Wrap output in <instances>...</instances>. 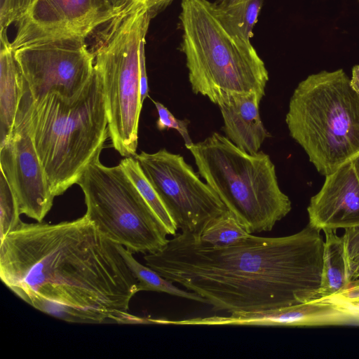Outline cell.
I'll return each instance as SVG.
<instances>
[{"label":"cell","instance_id":"6da1fadb","mask_svg":"<svg viewBox=\"0 0 359 359\" xmlns=\"http://www.w3.org/2000/svg\"><path fill=\"white\" fill-rule=\"evenodd\" d=\"M0 241L1 281L34 309L70 323H153L130 313L137 280L117 244L86 215L22 222Z\"/></svg>","mask_w":359,"mask_h":359},{"label":"cell","instance_id":"7a4b0ae2","mask_svg":"<svg viewBox=\"0 0 359 359\" xmlns=\"http://www.w3.org/2000/svg\"><path fill=\"white\" fill-rule=\"evenodd\" d=\"M308 224L281 237L250 234L222 247L203 243L187 231L176 233L146 265L208 300L215 311L253 312L319 298L324 241Z\"/></svg>","mask_w":359,"mask_h":359},{"label":"cell","instance_id":"3957f363","mask_svg":"<svg viewBox=\"0 0 359 359\" xmlns=\"http://www.w3.org/2000/svg\"><path fill=\"white\" fill-rule=\"evenodd\" d=\"M18 113L55 197L77 183L109 137L103 83L95 67L86 86L71 100L56 93L33 100L24 84Z\"/></svg>","mask_w":359,"mask_h":359},{"label":"cell","instance_id":"277c9868","mask_svg":"<svg viewBox=\"0 0 359 359\" xmlns=\"http://www.w3.org/2000/svg\"><path fill=\"white\" fill-rule=\"evenodd\" d=\"M180 19L192 91L212 102L224 93L263 97L269 73L256 50L215 3L182 0Z\"/></svg>","mask_w":359,"mask_h":359},{"label":"cell","instance_id":"5b68a950","mask_svg":"<svg viewBox=\"0 0 359 359\" xmlns=\"http://www.w3.org/2000/svg\"><path fill=\"white\" fill-rule=\"evenodd\" d=\"M285 122L322 175L359 156V94L342 69L323 70L299 82Z\"/></svg>","mask_w":359,"mask_h":359},{"label":"cell","instance_id":"8992f818","mask_svg":"<svg viewBox=\"0 0 359 359\" xmlns=\"http://www.w3.org/2000/svg\"><path fill=\"white\" fill-rule=\"evenodd\" d=\"M187 149L198 173L248 233L269 231L290 212L268 154H250L218 133Z\"/></svg>","mask_w":359,"mask_h":359},{"label":"cell","instance_id":"52a82bcc","mask_svg":"<svg viewBox=\"0 0 359 359\" xmlns=\"http://www.w3.org/2000/svg\"><path fill=\"white\" fill-rule=\"evenodd\" d=\"M151 19L143 4L133 1L94 33L91 47L103 83L109 137L124 157L137 154L143 104L140 50Z\"/></svg>","mask_w":359,"mask_h":359},{"label":"cell","instance_id":"ba28073f","mask_svg":"<svg viewBox=\"0 0 359 359\" xmlns=\"http://www.w3.org/2000/svg\"><path fill=\"white\" fill-rule=\"evenodd\" d=\"M86 215L109 240L133 253H155L168 243L167 234L123 167L104 165L97 156L77 183Z\"/></svg>","mask_w":359,"mask_h":359},{"label":"cell","instance_id":"9c48e42d","mask_svg":"<svg viewBox=\"0 0 359 359\" xmlns=\"http://www.w3.org/2000/svg\"><path fill=\"white\" fill-rule=\"evenodd\" d=\"M13 51L33 100L49 93L73 99L82 91L94 72V55L84 38L38 40Z\"/></svg>","mask_w":359,"mask_h":359},{"label":"cell","instance_id":"30bf717a","mask_svg":"<svg viewBox=\"0 0 359 359\" xmlns=\"http://www.w3.org/2000/svg\"><path fill=\"white\" fill-rule=\"evenodd\" d=\"M135 157L182 231L197 233L227 210L181 155L163 149L154 153L141 151Z\"/></svg>","mask_w":359,"mask_h":359},{"label":"cell","instance_id":"8fae6325","mask_svg":"<svg viewBox=\"0 0 359 359\" xmlns=\"http://www.w3.org/2000/svg\"><path fill=\"white\" fill-rule=\"evenodd\" d=\"M121 11L106 0H33L17 22L11 47L52 38L86 39Z\"/></svg>","mask_w":359,"mask_h":359},{"label":"cell","instance_id":"7c38bea8","mask_svg":"<svg viewBox=\"0 0 359 359\" xmlns=\"http://www.w3.org/2000/svg\"><path fill=\"white\" fill-rule=\"evenodd\" d=\"M0 166L20 214L41 222L50 210L55 196L26 123L18 113L11 133L0 144Z\"/></svg>","mask_w":359,"mask_h":359},{"label":"cell","instance_id":"4fadbf2b","mask_svg":"<svg viewBox=\"0 0 359 359\" xmlns=\"http://www.w3.org/2000/svg\"><path fill=\"white\" fill-rule=\"evenodd\" d=\"M307 212L309 224L320 230L359 225V176L353 160L325 176Z\"/></svg>","mask_w":359,"mask_h":359},{"label":"cell","instance_id":"5bb4252c","mask_svg":"<svg viewBox=\"0 0 359 359\" xmlns=\"http://www.w3.org/2000/svg\"><path fill=\"white\" fill-rule=\"evenodd\" d=\"M262 99L255 93H224L212 102L221 111L226 137L250 154L257 153L270 136L259 115Z\"/></svg>","mask_w":359,"mask_h":359},{"label":"cell","instance_id":"9a60e30c","mask_svg":"<svg viewBox=\"0 0 359 359\" xmlns=\"http://www.w3.org/2000/svg\"><path fill=\"white\" fill-rule=\"evenodd\" d=\"M0 144L11 133L24 93V83L14 58L7 32H1Z\"/></svg>","mask_w":359,"mask_h":359},{"label":"cell","instance_id":"2e32d148","mask_svg":"<svg viewBox=\"0 0 359 359\" xmlns=\"http://www.w3.org/2000/svg\"><path fill=\"white\" fill-rule=\"evenodd\" d=\"M323 231L325 241L319 298L339 294L349 283L342 236H339L335 229H325Z\"/></svg>","mask_w":359,"mask_h":359},{"label":"cell","instance_id":"e0dca14e","mask_svg":"<svg viewBox=\"0 0 359 359\" xmlns=\"http://www.w3.org/2000/svg\"><path fill=\"white\" fill-rule=\"evenodd\" d=\"M117 248L133 276L137 280V292L151 291L164 292L171 295L208 304V300L194 292H188L175 286L172 282L160 275L157 271L140 263L133 253L122 245L117 244Z\"/></svg>","mask_w":359,"mask_h":359},{"label":"cell","instance_id":"ac0fdd59","mask_svg":"<svg viewBox=\"0 0 359 359\" xmlns=\"http://www.w3.org/2000/svg\"><path fill=\"white\" fill-rule=\"evenodd\" d=\"M120 164L156 215L163 231L167 235L175 236L178 229L177 224L144 174L135 157H125Z\"/></svg>","mask_w":359,"mask_h":359},{"label":"cell","instance_id":"d6986e66","mask_svg":"<svg viewBox=\"0 0 359 359\" xmlns=\"http://www.w3.org/2000/svg\"><path fill=\"white\" fill-rule=\"evenodd\" d=\"M191 233L201 243L213 247L229 245L251 234L228 210L208 221L198 232Z\"/></svg>","mask_w":359,"mask_h":359},{"label":"cell","instance_id":"ffe728a7","mask_svg":"<svg viewBox=\"0 0 359 359\" xmlns=\"http://www.w3.org/2000/svg\"><path fill=\"white\" fill-rule=\"evenodd\" d=\"M264 0H241L226 8L218 6L228 22L247 39L252 36V29L257 20ZM216 4V3H215Z\"/></svg>","mask_w":359,"mask_h":359},{"label":"cell","instance_id":"44dd1931","mask_svg":"<svg viewBox=\"0 0 359 359\" xmlns=\"http://www.w3.org/2000/svg\"><path fill=\"white\" fill-rule=\"evenodd\" d=\"M15 198L4 175L0 177V238L15 230L22 222Z\"/></svg>","mask_w":359,"mask_h":359},{"label":"cell","instance_id":"7402d4cb","mask_svg":"<svg viewBox=\"0 0 359 359\" xmlns=\"http://www.w3.org/2000/svg\"><path fill=\"white\" fill-rule=\"evenodd\" d=\"M156 106L158 114V118L156 121V127L159 130L172 128L180 134L183 137L186 147L191 146L193 142L189 134L188 120H180L174 116V115L159 102L151 100Z\"/></svg>","mask_w":359,"mask_h":359},{"label":"cell","instance_id":"603a6c76","mask_svg":"<svg viewBox=\"0 0 359 359\" xmlns=\"http://www.w3.org/2000/svg\"><path fill=\"white\" fill-rule=\"evenodd\" d=\"M344 230L342 239L348 271V267L359 259V225Z\"/></svg>","mask_w":359,"mask_h":359},{"label":"cell","instance_id":"cb8c5ba5","mask_svg":"<svg viewBox=\"0 0 359 359\" xmlns=\"http://www.w3.org/2000/svg\"><path fill=\"white\" fill-rule=\"evenodd\" d=\"M333 297L346 301L359 302V273L348 283L341 293Z\"/></svg>","mask_w":359,"mask_h":359},{"label":"cell","instance_id":"d4e9b609","mask_svg":"<svg viewBox=\"0 0 359 359\" xmlns=\"http://www.w3.org/2000/svg\"><path fill=\"white\" fill-rule=\"evenodd\" d=\"M140 2L147 9L151 18L164 10L173 0H133Z\"/></svg>","mask_w":359,"mask_h":359},{"label":"cell","instance_id":"484cf974","mask_svg":"<svg viewBox=\"0 0 359 359\" xmlns=\"http://www.w3.org/2000/svg\"><path fill=\"white\" fill-rule=\"evenodd\" d=\"M335 302L343 307L352 316L354 321L359 323V302L343 300L336 297H330Z\"/></svg>","mask_w":359,"mask_h":359},{"label":"cell","instance_id":"4316f807","mask_svg":"<svg viewBox=\"0 0 359 359\" xmlns=\"http://www.w3.org/2000/svg\"><path fill=\"white\" fill-rule=\"evenodd\" d=\"M350 82L353 90L359 94V65L353 67Z\"/></svg>","mask_w":359,"mask_h":359},{"label":"cell","instance_id":"83f0119b","mask_svg":"<svg viewBox=\"0 0 359 359\" xmlns=\"http://www.w3.org/2000/svg\"><path fill=\"white\" fill-rule=\"evenodd\" d=\"M108 4L114 10L118 11H123L126 7L130 4L133 0H106Z\"/></svg>","mask_w":359,"mask_h":359},{"label":"cell","instance_id":"f1b7e54d","mask_svg":"<svg viewBox=\"0 0 359 359\" xmlns=\"http://www.w3.org/2000/svg\"><path fill=\"white\" fill-rule=\"evenodd\" d=\"M359 273V259L348 267V276L349 282L353 280Z\"/></svg>","mask_w":359,"mask_h":359},{"label":"cell","instance_id":"f546056e","mask_svg":"<svg viewBox=\"0 0 359 359\" xmlns=\"http://www.w3.org/2000/svg\"><path fill=\"white\" fill-rule=\"evenodd\" d=\"M241 0H219L216 4L221 8L229 7Z\"/></svg>","mask_w":359,"mask_h":359},{"label":"cell","instance_id":"4dcf8cb0","mask_svg":"<svg viewBox=\"0 0 359 359\" xmlns=\"http://www.w3.org/2000/svg\"><path fill=\"white\" fill-rule=\"evenodd\" d=\"M354 165L359 176V156L353 160Z\"/></svg>","mask_w":359,"mask_h":359}]
</instances>
